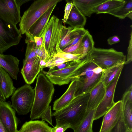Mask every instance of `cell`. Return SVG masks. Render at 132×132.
<instances>
[{
  "instance_id": "cell-17",
  "label": "cell",
  "mask_w": 132,
  "mask_h": 132,
  "mask_svg": "<svg viewBox=\"0 0 132 132\" xmlns=\"http://www.w3.org/2000/svg\"><path fill=\"white\" fill-rule=\"evenodd\" d=\"M76 83V79L75 78L71 81L63 95L54 101L53 108L54 110L56 111L62 109L69 104L74 99Z\"/></svg>"
},
{
  "instance_id": "cell-32",
  "label": "cell",
  "mask_w": 132,
  "mask_h": 132,
  "mask_svg": "<svg viewBox=\"0 0 132 132\" xmlns=\"http://www.w3.org/2000/svg\"><path fill=\"white\" fill-rule=\"evenodd\" d=\"M36 48L34 42L27 44L25 57L23 61H26L37 56L35 52Z\"/></svg>"
},
{
  "instance_id": "cell-45",
  "label": "cell",
  "mask_w": 132,
  "mask_h": 132,
  "mask_svg": "<svg viewBox=\"0 0 132 132\" xmlns=\"http://www.w3.org/2000/svg\"><path fill=\"white\" fill-rule=\"evenodd\" d=\"M0 132H9L1 122L0 120Z\"/></svg>"
},
{
  "instance_id": "cell-19",
  "label": "cell",
  "mask_w": 132,
  "mask_h": 132,
  "mask_svg": "<svg viewBox=\"0 0 132 132\" xmlns=\"http://www.w3.org/2000/svg\"><path fill=\"white\" fill-rule=\"evenodd\" d=\"M106 0H73L74 5L84 16L90 17L93 13V8Z\"/></svg>"
},
{
  "instance_id": "cell-48",
  "label": "cell",
  "mask_w": 132,
  "mask_h": 132,
  "mask_svg": "<svg viewBox=\"0 0 132 132\" xmlns=\"http://www.w3.org/2000/svg\"><path fill=\"white\" fill-rule=\"evenodd\" d=\"M130 132H132V131H131Z\"/></svg>"
},
{
  "instance_id": "cell-41",
  "label": "cell",
  "mask_w": 132,
  "mask_h": 132,
  "mask_svg": "<svg viewBox=\"0 0 132 132\" xmlns=\"http://www.w3.org/2000/svg\"><path fill=\"white\" fill-rule=\"evenodd\" d=\"M120 41V39L117 35H114L110 37L107 39L108 44L111 45L118 43Z\"/></svg>"
},
{
  "instance_id": "cell-4",
  "label": "cell",
  "mask_w": 132,
  "mask_h": 132,
  "mask_svg": "<svg viewBox=\"0 0 132 132\" xmlns=\"http://www.w3.org/2000/svg\"><path fill=\"white\" fill-rule=\"evenodd\" d=\"M64 26L56 16H52L44 31L43 38L44 46L50 58L61 50L60 47L62 31Z\"/></svg>"
},
{
  "instance_id": "cell-10",
  "label": "cell",
  "mask_w": 132,
  "mask_h": 132,
  "mask_svg": "<svg viewBox=\"0 0 132 132\" xmlns=\"http://www.w3.org/2000/svg\"><path fill=\"white\" fill-rule=\"evenodd\" d=\"M124 65L122 66L114 78L106 88L104 97L96 109L94 120L104 115L115 104L114 98L115 89Z\"/></svg>"
},
{
  "instance_id": "cell-43",
  "label": "cell",
  "mask_w": 132,
  "mask_h": 132,
  "mask_svg": "<svg viewBox=\"0 0 132 132\" xmlns=\"http://www.w3.org/2000/svg\"><path fill=\"white\" fill-rule=\"evenodd\" d=\"M70 62L64 63L54 67L52 69H50L51 70H57L64 69L68 67L71 64V62Z\"/></svg>"
},
{
  "instance_id": "cell-40",
  "label": "cell",
  "mask_w": 132,
  "mask_h": 132,
  "mask_svg": "<svg viewBox=\"0 0 132 132\" xmlns=\"http://www.w3.org/2000/svg\"><path fill=\"white\" fill-rule=\"evenodd\" d=\"M70 125L68 124L56 125L52 128L51 132H64L68 128H70Z\"/></svg>"
},
{
  "instance_id": "cell-29",
  "label": "cell",
  "mask_w": 132,
  "mask_h": 132,
  "mask_svg": "<svg viewBox=\"0 0 132 132\" xmlns=\"http://www.w3.org/2000/svg\"><path fill=\"white\" fill-rule=\"evenodd\" d=\"M73 28L71 27H68L63 26L62 31L60 47L61 50L65 48L71 42V31Z\"/></svg>"
},
{
  "instance_id": "cell-37",
  "label": "cell",
  "mask_w": 132,
  "mask_h": 132,
  "mask_svg": "<svg viewBox=\"0 0 132 132\" xmlns=\"http://www.w3.org/2000/svg\"><path fill=\"white\" fill-rule=\"evenodd\" d=\"M130 39L129 42V45L127 49V53L126 59L125 64H127L130 63L132 61V32L130 34Z\"/></svg>"
},
{
  "instance_id": "cell-33",
  "label": "cell",
  "mask_w": 132,
  "mask_h": 132,
  "mask_svg": "<svg viewBox=\"0 0 132 132\" xmlns=\"http://www.w3.org/2000/svg\"><path fill=\"white\" fill-rule=\"evenodd\" d=\"M54 56L62 57L69 60L70 61L78 62L82 60V55L66 53L61 51L55 54Z\"/></svg>"
},
{
  "instance_id": "cell-26",
  "label": "cell",
  "mask_w": 132,
  "mask_h": 132,
  "mask_svg": "<svg viewBox=\"0 0 132 132\" xmlns=\"http://www.w3.org/2000/svg\"><path fill=\"white\" fill-rule=\"evenodd\" d=\"M132 12V0H125V3L121 7L109 13L121 19H124Z\"/></svg>"
},
{
  "instance_id": "cell-36",
  "label": "cell",
  "mask_w": 132,
  "mask_h": 132,
  "mask_svg": "<svg viewBox=\"0 0 132 132\" xmlns=\"http://www.w3.org/2000/svg\"><path fill=\"white\" fill-rule=\"evenodd\" d=\"M52 114L51 106H49L40 118L42 120L46 121L51 125L53 126Z\"/></svg>"
},
{
  "instance_id": "cell-42",
  "label": "cell",
  "mask_w": 132,
  "mask_h": 132,
  "mask_svg": "<svg viewBox=\"0 0 132 132\" xmlns=\"http://www.w3.org/2000/svg\"><path fill=\"white\" fill-rule=\"evenodd\" d=\"M34 42L36 48H39L42 45L43 43V37L35 36L34 38Z\"/></svg>"
},
{
  "instance_id": "cell-44",
  "label": "cell",
  "mask_w": 132,
  "mask_h": 132,
  "mask_svg": "<svg viewBox=\"0 0 132 132\" xmlns=\"http://www.w3.org/2000/svg\"><path fill=\"white\" fill-rule=\"evenodd\" d=\"M30 1V0H16V1L18 5L20 7L23 4Z\"/></svg>"
},
{
  "instance_id": "cell-2",
  "label": "cell",
  "mask_w": 132,
  "mask_h": 132,
  "mask_svg": "<svg viewBox=\"0 0 132 132\" xmlns=\"http://www.w3.org/2000/svg\"><path fill=\"white\" fill-rule=\"evenodd\" d=\"M104 70L90 62L65 79L63 84H68L76 78L77 83L75 97L90 93L100 81Z\"/></svg>"
},
{
  "instance_id": "cell-18",
  "label": "cell",
  "mask_w": 132,
  "mask_h": 132,
  "mask_svg": "<svg viewBox=\"0 0 132 132\" xmlns=\"http://www.w3.org/2000/svg\"><path fill=\"white\" fill-rule=\"evenodd\" d=\"M105 90L104 84L100 81L91 91L88 101L87 112L96 108L102 101Z\"/></svg>"
},
{
  "instance_id": "cell-46",
  "label": "cell",
  "mask_w": 132,
  "mask_h": 132,
  "mask_svg": "<svg viewBox=\"0 0 132 132\" xmlns=\"http://www.w3.org/2000/svg\"><path fill=\"white\" fill-rule=\"evenodd\" d=\"M6 99L1 90L0 86V101H5Z\"/></svg>"
},
{
  "instance_id": "cell-8",
  "label": "cell",
  "mask_w": 132,
  "mask_h": 132,
  "mask_svg": "<svg viewBox=\"0 0 132 132\" xmlns=\"http://www.w3.org/2000/svg\"><path fill=\"white\" fill-rule=\"evenodd\" d=\"M22 38L19 29L0 18V54L19 43Z\"/></svg>"
},
{
  "instance_id": "cell-34",
  "label": "cell",
  "mask_w": 132,
  "mask_h": 132,
  "mask_svg": "<svg viewBox=\"0 0 132 132\" xmlns=\"http://www.w3.org/2000/svg\"><path fill=\"white\" fill-rule=\"evenodd\" d=\"M35 52L37 55L40 59L46 63L50 58L47 54L45 50L43 43L41 46L39 48H36Z\"/></svg>"
},
{
  "instance_id": "cell-6",
  "label": "cell",
  "mask_w": 132,
  "mask_h": 132,
  "mask_svg": "<svg viewBox=\"0 0 132 132\" xmlns=\"http://www.w3.org/2000/svg\"><path fill=\"white\" fill-rule=\"evenodd\" d=\"M62 1L37 0L33 2L24 13L19 22L21 34H25L36 21L48 9Z\"/></svg>"
},
{
  "instance_id": "cell-38",
  "label": "cell",
  "mask_w": 132,
  "mask_h": 132,
  "mask_svg": "<svg viewBox=\"0 0 132 132\" xmlns=\"http://www.w3.org/2000/svg\"><path fill=\"white\" fill-rule=\"evenodd\" d=\"M74 5L72 1L68 2L66 4L64 10V13L62 21L63 23H65L68 19L72 9Z\"/></svg>"
},
{
  "instance_id": "cell-20",
  "label": "cell",
  "mask_w": 132,
  "mask_h": 132,
  "mask_svg": "<svg viewBox=\"0 0 132 132\" xmlns=\"http://www.w3.org/2000/svg\"><path fill=\"white\" fill-rule=\"evenodd\" d=\"M52 128L43 120L26 122L16 132H51Z\"/></svg>"
},
{
  "instance_id": "cell-47",
  "label": "cell",
  "mask_w": 132,
  "mask_h": 132,
  "mask_svg": "<svg viewBox=\"0 0 132 132\" xmlns=\"http://www.w3.org/2000/svg\"><path fill=\"white\" fill-rule=\"evenodd\" d=\"M127 17H128L131 20H132V12H130L127 15Z\"/></svg>"
},
{
  "instance_id": "cell-30",
  "label": "cell",
  "mask_w": 132,
  "mask_h": 132,
  "mask_svg": "<svg viewBox=\"0 0 132 132\" xmlns=\"http://www.w3.org/2000/svg\"><path fill=\"white\" fill-rule=\"evenodd\" d=\"M82 38L75 44L65 48L62 51L66 53L75 55H81L82 56L83 53V48L82 43Z\"/></svg>"
},
{
  "instance_id": "cell-27",
  "label": "cell",
  "mask_w": 132,
  "mask_h": 132,
  "mask_svg": "<svg viewBox=\"0 0 132 132\" xmlns=\"http://www.w3.org/2000/svg\"><path fill=\"white\" fill-rule=\"evenodd\" d=\"M122 102L123 120L127 128L132 130V102L128 101Z\"/></svg>"
},
{
  "instance_id": "cell-7",
  "label": "cell",
  "mask_w": 132,
  "mask_h": 132,
  "mask_svg": "<svg viewBox=\"0 0 132 132\" xmlns=\"http://www.w3.org/2000/svg\"><path fill=\"white\" fill-rule=\"evenodd\" d=\"M34 96V90L30 85L26 84L15 90L12 95L11 106L18 114H26L31 111Z\"/></svg>"
},
{
  "instance_id": "cell-1",
  "label": "cell",
  "mask_w": 132,
  "mask_h": 132,
  "mask_svg": "<svg viewBox=\"0 0 132 132\" xmlns=\"http://www.w3.org/2000/svg\"><path fill=\"white\" fill-rule=\"evenodd\" d=\"M90 93L76 97L67 106L52 113L55 117L56 125L68 124L74 130L80 124L87 113V102Z\"/></svg>"
},
{
  "instance_id": "cell-15",
  "label": "cell",
  "mask_w": 132,
  "mask_h": 132,
  "mask_svg": "<svg viewBox=\"0 0 132 132\" xmlns=\"http://www.w3.org/2000/svg\"><path fill=\"white\" fill-rule=\"evenodd\" d=\"M43 69L41 60L37 56L26 61H23L21 72L26 83L30 85Z\"/></svg>"
},
{
  "instance_id": "cell-39",
  "label": "cell",
  "mask_w": 132,
  "mask_h": 132,
  "mask_svg": "<svg viewBox=\"0 0 132 132\" xmlns=\"http://www.w3.org/2000/svg\"><path fill=\"white\" fill-rule=\"evenodd\" d=\"M122 102L128 101L132 102V85L131 84L123 95Z\"/></svg>"
},
{
  "instance_id": "cell-11",
  "label": "cell",
  "mask_w": 132,
  "mask_h": 132,
  "mask_svg": "<svg viewBox=\"0 0 132 132\" xmlns=\"http://www.w3.org/2000/svg\"><path fill=\"white\" fill-rule=\"evenodd\" d=\"M20 7L16 0H0V18L14 26L20 22Z\"/></svg>"
},
{
  "instance_id": "cell-21",
  "label": "cell",
  "mask_w": 132,
  "mask_h": 132,
  "mask_svg": "<svg viewBox=\"0 0 132 132\" xmlns=\"http://www.w3.org/2000/svg\"><path fill=\"white\" fill-rule=\"evenodd\" d=\"M0 86L1 90L6 98L12 95L15 91L13 81L9 74L0 67Z\"/></svg>"
},
{
  "instance_id": "cell-16",
  "label": "cell",
  "mask_w": 132,
  "mask_h": 132,
  "mask_svg": "<svg viewBox=\"0 0 132 132\" xmlns=\"http://www.w3.org/2000/svg\"><path fill=\"white\" fill-rule=\"evenodd\" d=\"M20 60L11 55L0 54V67L4 69L13 79L16 80L19 71Z\"/></svg>"
},
{
  "instance_id": "cell-12",
  "label": "cell",
  "mask_w": 132,
  "mask_h": 132,
  "mask_svg": "<svg viewBox=\"0 0 132 132\" xmlns=\"http://www.w3.org/2000/svg\"><path fill=\"white\" fill-rule=\"evenodd\" d=\"M123 103L121 100L115 104L104 115L99 132H109L116 125L122 116Z\"/></svg>"
},
{
  "instance_id": "cell-3",
  "label": "cell",
  "mask_w": 132,
  "mask_h": 132,
  "mask_svg": "<svg viewBox=\"0 0 132 132\" xmlns=\"http://www.w3.org/2000/svg\"><path fill=\"white\" fill-rule=\"evenodd\" d=\"M53 84L41 72L37 78L35 96L30 117L32 120L40 118L49 106L54 91Z\"/></svg>"
},
{
  "instance_id": "cell-24",
  "label": "cell",
  "mask_w": 132,
  "mask_h": 132,
  "mask_svg": "<svg viewBox=\"0 0 132 132\" xmlns=\"http://www.w3.org/2000/svg\"><path fill=\"white\" fill-rule=\"evenodd\" d=\"M96 109L87 112L86 114L74 132H93L92 126Z\"/></svg>"
},
{
  "instance_id": "cell-9",
  "label": "cell",
  "mask_w": 132,
  "mask_h": 132,
  "mask_svg": "<svg viewBox=\"0 0 132 132\" xmlns=\"http://www.w3.org/2000/svg\"><path fill=\"white\" fill-rule=\"evenodd\" d=\"M90 62L87 56L78 62L72 61L68 67L61 69L51 70L43 73L52 84L60 86L63 85L64 80L81 67Z\"/></svg>"
},
{
  "instance_id": "cell-23",
  "label": "cell",
  "mask_w": 132,
  "mask_h": 132,
  "mask_svg": "<svg viewBox=\"0 0 132 132\" xmlns=\"http://www.w3.org/2000/svg\"><path fill=\"white\" fill-rule=\"evenodd\" d=\"M86 21V18L74 5L65 23L73 28H83Z\"/></svg>"
},
{
  "instance_id": "cell-5",
  "label": "cell",
  "mask_w": 132,
  "mask_h": 132,
  "mask_svg": "<svg viewBox=\"0 0 132 132\" xmlns=\"http://www.w3.org/2000/svg\"><path fill=\"white\" fill-rule=\"evenodd\" d=\"M87 57L90 62L103 70L125 64L126 59L123 52L113 48L104 49L94 47Z\"/></svg>"
},
{
  "instance_id": "cell-22",
  "label": "cell",
  "mask_w": 132,
  "mask_h": 132,
  "mask_svg": "<svg viewBox=\"0 0 132 132\" xmlns=\"http://www.w3.org/2000/svg\"><path fill=\"white\" fill-rule=\"evenodd\" d=\"M125 3L124 0H106L104 2L94 7L93 13L97 14L108 13L122 6Z\"/></svg>"
},
{
  "instance_id": "cell-14",
  "label": "cell",
  "mask_w": 132,
  "mask_h": 132,
  "mask_svg": "<svg viewBox=\"0 0 132 132\" xmlns=\"http://www.w3.org/2000/svg\"><path fill=\"white\" fill-rule=\"evenodd\" d=\"M0 120L9 132H16L18 130L15 110L5 101H0Z\"/></svg>"
},
{
  "instance_id": "cell-28",
  "label": "cell",
  "mask_w": 132,
  "mask_h": 132,
  "mask_svg": "<svg viewBox=\"0 0 132 132\" xmlns=\"http://www.w3.org/2000/svg\"><path fill=\"white\" fill-rule=\"evenodd\" d=\"M82 43L83 53L81 59H83L89 54L94 47V42L93 37L88 31L82 37Z\"/></svg>"
},
{
  "instance_id": "cell-25",
  "label": "cell",
  "mask_w": 132,
  "mask_h": 132,
  "mask_svg": "<svg viewBox=\"0 0 132 132\" xmlns=\"http://www.w3.org/2000/svg\"><path fill=\"white\" fill-rule=\"evenodd\" d=\"M123 65L124 64L115 66L104 70L102 73L100 81L103 82L105 88L114 78Z\"/></svg>"
},
{
  "instance_id": "cell-31",
  "label": "cell",
  "mask_w": 132,
  "mask_h": 132,
  "mask_svg": "<svg viewBox=\"0 0 132 132\" xmlns=\"http://www.w3.org/2000/svg\"><path fill=\"white\" fill-rule=\"evenodd\" d=\"M68 62L70 61L62 57L54 56L50 58L46 63L44 68L48 67L52 69L59 65Z\"/></svg>"
},
{
  "instance_id": "cell-13",
  "label": "cell",
  "mask_w": 132,
  "mask_h": 132,
  "mask_svg": "<svg viewBox=\"0 0 132 132\" xmlns=\"http://www.w3.org/2000/svg\"><path fill=\"white\" fill-rule=\"evenodd\" d=\"M57 4L52 6L44 13L32 25L25 34L26 43L34 42L35 36L41 37L49 21L51 15Z\"/></svg>"
},
{
  "instance_id": "cell-35",
  "label": "cell",
  "mask_w": 132,
  "mask_h": 132,
  "mask_svg": "<svg viewBox=\"0 0 132 132\" xmlns=\"http://www.w3.org/2000/svg\"><path fill=\"white\" fill-rule=\"evenodd\" d=\"M131 131L127 128L123 120L122 116L116 125L109 132H130Z\"/></svg>"
}]
</instances>
